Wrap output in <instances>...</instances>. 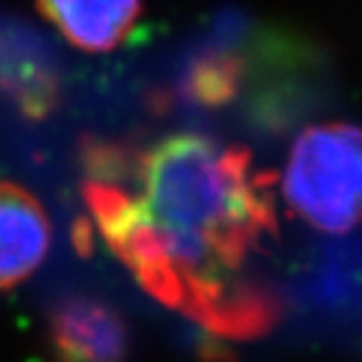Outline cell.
<instances>
[{"label": "cell", "mask_w": 362, "mask_h": 362, "mask_svg": "<svg viewBox=\"0 0 362 362\" xmlns=\"http://www.w3.org/2000/svg\"><path fill=\"white\" fill-rule=\"evenodd\" d=\"M53 227L35 194L0 179V288L31 277L46 260Z\"/></svg>", "instance_id": "3957f363"}, {"label": "cell", "mask_w": 362, "mask_h": 362, "mask_svg": "<svg viewBox=\"0 0 362 362\" xmlns=\"http://www.w3.org/2000/svg\"><path fill=\"white\" fill-rule=\"evenodd\" d=\"M136 197L90 190L103 234L168 303L221 313L218 279L273 229L267 177L249 155L205 136H173L142 160Z\"/></svg>", "instance_id": "6da1fadb"}, {"label": "cell", "mask_w": 362, "mask_h": 362, "mask_svg": "<svg viewBox=\"0 0 362 362\" xmlns=\"http://www.w3.org/2000/svg\"><path fill=\"white\" fill-rule=\"evenodd\" d=\"M37 7L74 48L107 53L134 31L142 0H37Z\"/></svg>", "instance_id": "277c9868"}, {"label": "cell", "mask_w": 362, "mask_h": 362, "mask_svg": "<svg viewBox=\"0 0 362 362\" xmlns=\"http://www.w3.org/2000/svg\"><path fill=\"white\" fill-rule=\"evenodd\" d=\"M291 210L325 234H347L362 223V129L325 122L293 144L281 177Z\"/></svg>", "instance_id": "7a4b0ae2"}, {"label": "cell", "mask_w": 362, "mask_h": 362, "mask_svg": "<svg viewBox=\"0 0 362 362\" xmlns=\"http://www.w3.org/2000/svg\"><path fill=\"white\" fill-rule=\"evenodd\" d=\"M53 343L74 360H116L127 349V329L116 310L92 297H70L53 315Z\"/></svg>", "instance_id": "5b68a950"}]
</instances>
